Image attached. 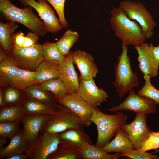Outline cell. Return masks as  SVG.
I'll return each mask as SVG.
<instances>
[{
	"mask_svg": "<svg viewBox=\"0 0 159 159\" xmlns=\"http://www.w3.org/2000/svg\"><path fill=\"white\" fill-rule=\"evenodd\" d=\"M110 13V25L115 36L121 39L122 47L135 46L145 42L146 39L140 26L130 19L122 9L115 8Z\"/></svg>",
	"mask_w": 159,
	"mask_h": 159,
	"instance_id": "1",
	"label": "cell"
},
{
	"mask_svg": "<svg viewBox=\"0 0 159 159\" xmlns=\"http://www.w3.org/2000/svg\"><path fill=\"white\" fill-rule=\"evenodd\" d=\"M32 8L29 6L21 8L10 0H0V11L3 17L10 21L21 24L39 37H43L47 32L44 24L33 12Z\"/></svg>",
	"mask_w": 159,
	"mask_h": 159,
	"instance_id": "2",
	"label": "cell"
},
{
	"mask_svg": "<svg viewBox=\"0 0 159 159\" xmlns=\"http://www.w3.org/2000/svg\"><path fill=\"white\" fill-rule=\"evenodd\" d=\"M127 119V116L119 111L110 115L102 112L97 107L93 109L91 120L97 130L95 145L102 148L107 144L118 130L126 124Z\"/></svg>",
	"mask_w": 159,
	"mask_h": 159,
	"instance_id": "3",
	"label": "cell"
},
{
	"mask_svg": "<svg viewBox=\"0 0 159 159\" xmlns=\"http://www.w3.org/2000/svg\"><path fill=\"white\" fill-rule=\"evenodd\" d=\"M122 47V53L118 58L117 64L114 65L115 78L113 82L120 98L139 84L137 74L132 69L127 47Z\"/></svg>",
	"mask_w": 159,
	"mask_h": 159,
	"instance_id": "4",
	"label": "cell"
},
{
	"mask_svg": "<svg viewBox=\"0 0 159 159\" xmlns=\"http://www.w3.org/2000/svg\"><path fill=\"white\" fill-rule=\"evenodd\" d=\"M83 124L79 117L70 109L62 105L56 112L50 115L40 132L59 133L69 129L78 128L83 130Z\"/></svg>",
	"mask_w": 159,
	"mask_h": 159,
	"instance_id": "5",
	"label": "cell"
},
{
	"mask_svg": "<svg viewBox=\"0 0 159 159\" xmlns=\"http://www.w3.org/2000/svg\"><path fill=\"white\" fill-rule=\"evenodd\" d=\"M130 19L136 21L140 26L146 39L151 38L156 26L150 13L141 2L130 0L122 1L119 6Z\"/></svg>",
	"mask_w": 159,
	"mask_h": 159,
	"instance_id": "6",
	"label": "cell"
},
{
	"mask_svg": "<svg viewBox=\"0 0 159 159\" xmlns=\"http://www.w3.org/2000/svg\"><path fill=\"white\" fill-rule=\"evenodd\" d=\"M59 133L44 132L29 143L25 152L30 159H47L60 143Z\"/></svg>",
	"mask_w": 159,
	"mask_h": 159,
	"instance_id": "7",
	"label": "cell"
},
{
	"mask_svg": "<svg viewBox=\"0 0 159 159\" xmlns=\"http://www.w3.org/2000/svg\"><path fill=\"white\" fill-rule=\"evenodd\" d=\"M10 54L19 67L26 70L35 69L44 60L42 45L39 43L28 48L13 46Z\"/></svg>",
	"mask_w": 159,
	"mask_h": 159,
	"instance_id": "8",
	"label": "cell"
},
{
	"mask_svg": "<svg viewBox=\"0 0 159 159\" xmlns=\"http://www.w3.org/2000/svg\"><path fill=\"white\" fill-rule=\"evenodd\" d=\"M122 110L132 111L136 115L154 114L157 110L156 104L153 100L137 94L133 89L129 91L128 96L122 102L107 110L112 112Z\"/></svg>",
	"mask_w": 159,
	"mask_h": 159,
	"instance_id": "9",
	"label": "cell"
},
{
	"mask_svg": "<svg viewBox=\"0 0 159 159\" xmlns=\"http://www.w3.org/2000/svg\"><path fill=\"white\" fill-rule=\"evenodd\" d=\"M21 4L35 10L43 21L47 32L52 34L60 31L63 27L51 6L45 0H18Z\"/></svg>",
	"mask_w": 159,
	"mask_h": 159,
	"instance_id": "10",
	"label": "cell"
},
{
	"mask_svg": "<svg viewBox=\"0 0 159 159\" xmlns=\"http://www.w3.org/2000/svg\"><path fill=\"white\" fill-rule=\"evenodd\" d=\"M57 101L75 113L80 118L84 125L88 127L91 125L92 110L97 107L85 101L77 93L68 94L64 97L57 100Z\"/></svg>",
	"mask_w": 159,
	"mask_h": 159,
	"instance_id": "11",
	"label": "cell"
},
{
	"mask_svg": "<svg viewBox=\"0 0 159 159\" xmlns=\"http://www.w3.org/2000/svg\"><path fill=\"white\" fill-rule=\"evenodd\" d=\"M147 114L136 115L132 122L122 128L128 134L135 150L140 149L152 132L147 126Z\"/></svg>",
	"mask_w": 159,
	"mask_h": 159,
	"instance_id": "12",
	"label": "cell"
},
{
	"mask_svg": "<svg viewBox=\"0 0 159 159\" xmlns=\"http://www.w3.org/2000/svg\"><path fill=\"white\" fill-rule=\"evenodd\" d=\"M77 93L85 101L96 107L101 105L106 102L109 96L106 91L98 87L93 78L79 79Z\"/></svg>",
	"mask_w": 159,
	"mask_h": 159,
	"instance_id": "13",
	"label": "cell"
},
{
	"mask_svg": "<svg viewBox=\"0 0 159 159\" xmlns=\"http://www.w3.org/2000/svg\"><path fill=\"white\" fill-rule=\"evenodd\" d=\"M65 56L64 61L59 64V78L64 84L69 94L77 93L79 80L74 65L73 52L70 51Z\"/></svg>",
	"mask_w": 159,
	"mask_h": 159,
	"instance_id": "14",
	"label": "cell"
},
{
	"mask_svg": "<svg viewBox=\"0 0 159 159\" xmlns=\"http://www.w3.org/2000/svg\"><path fill=\"white\" fill-rule=\"evenodd\" d=\"M153 45L144 42L135 46L137 52L139 68L144 76L155 77L158 74V67L155 64L152 52Z\"/></svg>",
	"mask_w": 159,
	"mask_h": 159,
	"instance_id": "15",
	"label": "cell"
},
{
	"mask_svg": "<svg viewBox=\"0 0 159 159\" xmlns=\"http://www.w3.org/2000/svg\"><path fill=\"white\" fill-rule=\"evenodd\" d=\"M50 116L47 114H25L22 117L21 122L23 127L25 137L29 143L37 139Z\"/></svg>",
	"mask_w": 159,
	"mask_h": 159,
	"instance_id": "16",
	"label": "cell"
},
{
	"mask_svg": "<svg viewBox=\"0 0 159 159\" xmlns=\"http://www.w3.org/2000/svg\"><path fill=\"white\" fill-rule=\"evenodd\" d=\"M73 59L80 71V79L89 80L96 77L98 69L91 54L78 49L73 52Z\"/></svg>",
	"mask_w": 159,
	"mask_h": 159,
	"instance_id": "17",
	"label": "cell"
},
{
	"mask_svg": "<svg viewBox=\"0 0 159 159\" xmlns=\"http://www.w3.org/2000/svg\"><path fill=\"white\" fill-rule=\"evenodd\" d=\"M114 139L101 148L107 152L124 153L134 150L133 145L127 132L122 128L117 132Z\"/></svg>",
	"mask_w": 159,
	"mask_h": 159,
	"instance_id": "18",
	"label": "cell"
},
{
	"mask_svg": "<svg viewBox=\"0 0 159 159\" xmlns=\"http://www.w3.org/2000/svg\"><path fill=\"white\" fill-rule=\"evenodd\" d=\"M8 145L0 150V159L25 153L29 143L25 137L23 130L11 139Z\"/></svg>",
	"mask_w": 159,
	"mask_h": 159,
	"instance_id": "19",
	"label": "cell"
},
{
	"mask_svg": "<svg viewBox=\"0 0 159 159\" xmlns=\"http://www.w3.org/2000/svg\"><path fill=\"white\" fill-rule=\"evenodd\" d=\"M19 69L10 53H7L4 59L0 62L1 86L10 84L17 75Z\"/></svg>",
	"mask_w": 159,
	"mask_h": 159,
	"instance_id": "20",
	"label": "cell"
},
{
	"mask_svg": "<svg viewBox=\"0 0 159 159\" xmlns=\"http://www.w3.org/2000/svg\"><path fill=\"white\" fill-rule=\"evenodd\" d=\"M59 136L60 141L70 143L82 149L87 144H93L88 135L80 128L68 129L59 133Z\"/></svg>",
	"mask_w": 159,
	"mask_h": 159,
	"instance_id": "21",
	"label": "cell"
},
{
	"mask_svg": "<svg viewBox=\"0 0 159 159\" xmlns=\"http://www.w3.org/2000/svg\"><path fill=\"white\" fill-rule=\"evenodd\" d=\"M82 159V149L73 144L60 141L56 150L47 159Z\"/></svg>",
	"mask_w": 159,
	"mask_h": 159,
	"instance_id": "22",
	"label": "cell"
},
{
	"mask_svg": "<svg viewBox=\"0 0 159 159\" xmlns=\"http://www.w3.org/2000/svg\"><path fill=\"white\" fill-rule=\"evenodd\" d=\"M59 64L43 60L34 72L36 80L42 83L47 80L59 78Z\"/></svg>",
	"mask_w": 159,
	"mask_h": 159,
	"instance_id": "23",
	"label": "cell"
},
{
	"mask_svg": "<svg viewBox=\"0 0 159 159\" xmlns=\"http://www.w3.org/2000/svg\"><path fill=\"white\" fill-rule=\"evenodd\" d=\"M25 114L52 115L55 113L59 105L54 103H46L29 99L23 104Z\"/></svg>",
	"mask_w": 159,
	"mask_h": 159,
	"instance_id": "24",
	"label": "cell"
},
{
	"mask_svg": "<svg viewBox=\"0 0 159 159\" xmlns=\"http://www.w3.org/2000/svg\"><path fill=\"white\" fill-rule=\"evenodd\" d=\"M18 26L13 21L0 22V44L1 48L7 53H10L14 46L11 37Z\"/></svg>",
	"mask_w": 159,
	"mask_h": 159,
	"instance_id": "25",
	"label": "cell"
},
{
	"mask_svg": "<svg viewBox=\"0 0 159 159\" xmlns=\"http://www.w3.org/2000/svg\"><path fill=\"white\" fill-rule=\"evenodd\" d=\"M82 159H117L121 156V153L110 154L101 148L87 144L82 148Z\"/></svg>",
	"mask_w": 159,
	"mask_h": 159,
	"instance_id": "26",
	"label": "cell"
},
{
	"mask_svg": "<svg viewBox=\"0 0 159 159\" xmlns=\"http://www.w3.org/2000/svg\"><path fill=\"white\" fill-rule=\"evenodd\" d=\"M38 84L39 83L35 78L34 72L20 68L17 75L10 85L15 88L24 91Z\"/></svg>",
	"mask_w": 159,
	"mask_h": 159,
	"instance_id": "27",
	"label": "cell"
},
{
	"mask_svg": "<svg viewBox=\"0 0 159 159\" xmlns=\"http://www.w3.org/2000/svg\"><path fill=\"white\" fill-rule=\"evenodd\" d=\"M42 88L51 92L57 100L64 97L69 94L64 83L59 78L49 79L41 83Z\"/></svg>",
	"mask_w": 159,
	"mask_h": 159,
	"instance_id": "28",
	"label": "cell"
},
{
	"mask_svg": "<svg viewBox=\"0 0 159 159\" xmlns=\"http://www.w3.org/2000/svg\"><path fill=\"white\" fill-rule=\"evenodd\" d=\"M79 37L77 32L71 29L67 30L56 42L59 51L64 56L68 54L71 48L77 41Z\"/></svg>",
	"mask_w": 159,
	"mask_h": 159,
	"instance_id": "29",
	"label": "cell"
},
{
	"mask_svg": "<svg viewBox=\"0 0 159 159\" xmlns=\"http://www.w3.org/2000/svg\"><path fill=\"white\" fill-rule=\"evenodd\" d=\"M26 95L30 99L46 103H54L57 99L54 95L52 96L43 90L41 85H33L24 90Z\"/></svg>",
	"mask_w": 159,
	"mask_h": 159,
	"instance_id": "30",
	"label": "cell"
},
{
	"mask_svg": "<svg viewBox=\"0 0 159 159\" xmlns=\"http://www.w3.org/2000/svg\"><path fill=\"white\" fill-rule=\"evenodd\" d=\"M39 37L32 32H29L25 35L19 30L12 34L11 38L14 46L19 48H28L37 43Z\"/></svg>",
	"mask_w": 159,
	"mask_h": 159,
	"instance_id": "31",
	"label": "cell"
},
{
	"mask_svg": "<svg viewBox=\"0 0 159 159\" xmlns=\"http://www.w3.org/2000/svg\"><path fill=\"white\" fill-rule=\"evenodd\" d=\"M25 114L23 105L5 107L0 108V122L21 120Z\"/></svg>",
	"mask_w": 159,
	"mask_h": 159,
	"instance_id": "32",
	"label": "cell"
},
{
	"mask_svg": "<svg viewBox=\"0 0 159 159\" xmlns=\"http://www.w3.org/2000/svg\"><path fill=\"white\" fill-rule=\"evenodd\" d=\"M44 60L59 64L63 62L65 56L59 51L56 43L47 41L42 45Z\"/></svg>",
	"mask_w": 159,
	"mask_h": 159,
	"instance_id": "33",
	"label": "cell"
},
{
	"mask_svg": "<svg viewBox=\"0 0 159 159\" xmlns=\"http://www.w3.org/2000/svg\"><path fill=\"white\" fill-rule=\"evenodd\" d=\"M150 78L148 75L144 76L145 84L138 91V94L152 99L156 105H159V90L152 85L150 81Z\"/></svg>",
	"mask_w": 159,
	"mask_h": 159,
	"instance_id": "34",
	"label": "cell"
},
{
	"mask_svg": "<svg viewBox=\"0 0 159 159\" xmlns=\"http://www.w3.org/2000/svg\"><path fill=\"white\" fill-rule=\"evenodd\" d=\"M21 120L0 122V137L11 139L21 130L19 127Z\"/></svg>",
	"mask_w": 159,
	"mask_h": 159,
	"instance_id": "35",
	"label": "cell"
},
{
	"mask_svg": "<svg viewBox=\"0 0 159 159\" xmlns=\"http://www.w3.org/2000/svg\"><path fill=\"white\" fill-rule=\"evenodd\" d=\"M54 8L59 17V21L63 28H67L68 24L64 14V6L65 0H45Z\"/></svg>",
	"mask_w": 159,
	"mask_h": 159,
	"instance_id": "36",
	"label": "cell"
},
{
	"mask_svg": "<svg viewBox=\"0 0 159 159\" xmlns=\"http://www.w3.org/2000/svg\"><path fill=\"white\" fill-rule=\"evenodd\" d=\"M5 106L6 104L9 106L18 105L16 103L20 99V93L15 88H9L6 89L4 93ZM6 106V107H7Z\"/></svg>",
	"mask_w": 159,
	"mask_h": 159,
	"instance_id": "37",
	"label": "cell"
},
{
	"mask_svg": "<svg viewBox=\"0 0 159 159\" xmlns=\"http://www.w3.org/2000/svg\"><path fill=\"white\" fill-rule=\"evenodd\" d=\"M120 155L133 159H159V156L157 155L153 154L147 151H142L140 149H134L125 153H121Z\"/></svg>",
	"mask_w": 159,
	"mask_h": 159,
	"instance_id": "38",
	"label": "cell"
},
{
	"mask_svg": "<svg viewBox=\"0 0 159 159\" xmlns=\"http://www.w3.org/2000/svg\"><path fill=\"white\" fill-rule=\"evenodd\" d=\"M159 148V132L152 131L140 150L142 151H147L151 150H156Z\"/></svg>",
	"mask_w": 159,
	"mask_h": 159,
	"instance_id": "39",
	"label": "cell"
},
{
	"mask_svg": "<svg viewBox=\"0 0 159 159\" xmlns=\"http://www.w3.org/2000/svg\"><path fill=\"white\" fill-rule=\"evenodd\" d=\"M152 52L154 62L156 65L159 67V45L153 46Z\"/></svg>",
	"mask_w": 159,
	"mask_h": 159,
	"instance_id": "40",
	"label": "cell"
},
{
	"mask_svg": "<svg viewBox=\"0 0 159 159\" xmlns=\"http://www.w3.org/2000/svg\"><path fill=\"white\" fill-rule=\"evenodd\" d=\"M29 158L26 154L25 153L19 154L10 156L7 159H27Z\"/></svg>",
	"mask_w": 159,
	"mask_h": 159,
	"instance_id": "41",
	"label": "cell"
},
{
	"mask_svg": "<svg viewBox=\"0 0 159 159\" xmlns=\"http://www.w3.org/2000/svg\"><path fill=\"white\" fill-rule=\"evenodd\" d=\"M5 106L4 93L1 90L0 91V108Z\"/></svg>",
	"mask_w": 159,
	"mask_h": 159,
	"instance_id": "42",
	"label": "cell"
},
{
	"mask_svg": "<svg viewBox=\"0 0 159 159\" xmlns=\"http://www.w3.org/2000/svg\"><path fill=\"white\" fill-rule=\"evenodd\" d=\"M6 52L2 48L0 49V62H1L5 58L6 54Z\"/></svg>",
	"mask_w": 159,
	"mask_h": 159,
	"instance_id": "43",
	"label": "cell"
},
{
	"mask_svg": "<svg viewBox=\"0 0 159 159\" xmlns=\"http://www.w3.org/2000/svg\"><path fill=\"white\" fill-rule=\"evenodd\" d=\"M7 138L0 137V150L4 147V145L6 143Z\"/></svg>",
	"mask_w": 159,
	"mask_h": 159,
	"instance_id": "44",
	"label": "cell"
},
{
	"mask_svg": "<svg viewBox=\"0 0 159 159\" xmlns=\"http://www.w3.org/2000/svg\"><path fill=\"white\" fill-rule=\"evenodd\" d=\"M158 132H159V130L158 131Z\"/></svg>",
	"mask_w": 159,
	"mask_h": 159,
	"instance_id": "45",
	"label": "cell"
}]
</instances>
